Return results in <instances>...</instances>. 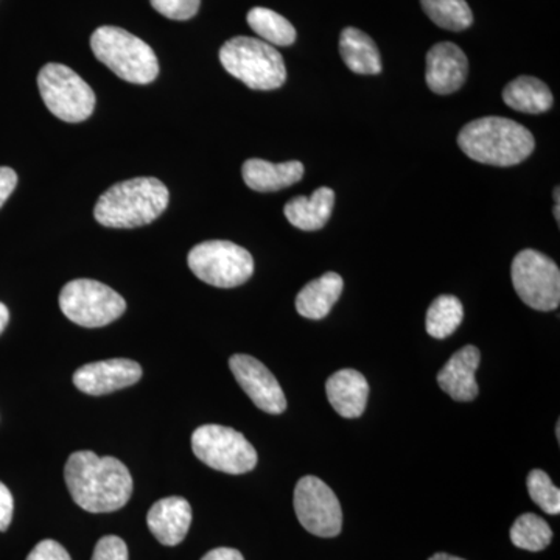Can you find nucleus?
<instances>
[{"instance_id":"nucleus-1","label":"nucleus","mask_w":560,"mask_h":560,"mask_svg":"<svg viewBox=\"0 0 560 560\" xmlns=\"http://www.w3.org/2000/svg\"><path fill=\"white\" fill-rule=\"evenodd\" d=\"M70 497L81 510L102 514L119 511L132 495V478L124 463L91 451L72 453L65 467Z\"/></svg>"},{"instance_id":"nucleus-2","label":"nucleus","mask_w":560,"mask_h":560,"mask_svg":"<svg viewBox=\"0 0 560 560\" xmlns=\"http://www.w3.org/2000/svg\"><path fill=\"white\" fill-rule=\"evenodd\" d=\"M171 194L162 180L135 178L114 184L98 198L94 217L102 226L132 230L160 219Z\"/></svg>"},{"instance_id":"nucleus-3","label":"nucleus","mask_w":560,"mask_h":560,"mask_svg":"<svg viewBox=\"0 0 560 560\" xmlns=\"http://www.w3.org/2000/svg\"><path fill=\"white\" fill-rule=\"evenodd\" d=\"M459 149L480 164L512 167L528 160L536 140L523 125L504 117L471 120L460 130Z\"/></svg>"},{"instance_id":"nucleus-4","label":"nucleus","mask_w":560,"mask_h":560,"mask_svg":"<svg viewBox=\"0 0 560 560\" xmlns=\"http://www.w3.org/2000/svg\"><path fill=\"white\" fill-rule=\"evenodd\" d=\"M91 49L98 61L128 83L149 84L160 73V62L149 44L124 28H97L91 36Z\"/></svg>"},{"instance_id":"nucleus-5","label":"nucleus","mask_w":560,"mask_h":560,"mask_svg":"<svg viewBox=\"0 0 560 560\" xmlns=\"http://www.w3.org/2000/svg\"><path fill=\"white\" fill-rule=\"evenodd\" d=\"M220 61L232 77L249 90H279L287 81L282 55L271 44L249 36H235L223 44Z\"/></svg>"},{"instance_id":"nucleus-6","label":"nucleus","mask_w":560,"mask_h":560,"mask_svg":"<svg viewBox=\"0 0 560 560\" xmlns=\"http://www.w3.org/2000/svg\"><path fill=\"white\" fill-rule=\"evenodd\" d=\"M40 97L55 117L68 124L90 119L95 94L79 73L58 62H49L38 73Z\"/></svg>"},{"instance_id":"nucleus-7","label":"nucleus","mask_w":560,"mask_h":560,"mask_svg":"<svg viewBox=\"0 0 560 560\" xmlns=\"http://www.w3.org/2000/svg\"><path fill=\"white\" fill-rule=\"evenodd\" d=\"M187 264L198 279L219 289L243 285L254 272L248 250L228 241L200 243L190 249Z\"/></svg>"},{"instance_id":"nucleus-8","label":"nucleus","mask_w":560,"mask_h":560,"mask_svg":"<svg viewBox=\"0 0 560 560\" xmlns=\"http://www.w3.org/2000/svg\"><path fill=\"white\" fill-rule=\"evenodd\" d=\"M60 308L72 323L95 329L119 319L127 311V302L105 283L77 279L62 287Z\"/></svg>"},{"instance_id":"nucleus-9","label":"nucleus","mask_w":560,"mask_h":560,"mask_svg":"<svg viewBox=\"0 0 560 560\" xmlns=\"http://www.w3.org/2000/svg\"><path fill=\"white\" fill-rule=\"evenodd\" d=\"M191 448L201 463L223 474H248L257 466L256 448L230 427H200L191 434Z\"/></svg>"},{"instance_id":"nucleus-10","label":"nucleus","mask_w":560,"mask_h":560,"mask_svg":"<svg viewBox=\"0 0 560 560\" xmlns=\"http://www.w3.org/2000/svg\"><path fill=\"white\" fill-rule=\"evenodd\" d=\"M511 276L515 293L528 307L539 312L559 307L560 271L550 257L539 250H522L512 261Z\"/></svg>"},{"instance_id":"nucleus-11","label":"nucleus","mask_w":560,"mask_h":560,"mask_svg":"<svg viewBox=\"0 0 560 560\" xmlns=\"http://www.w3.org/2000/svg\"><path fill=\"white\" fill-rule=\"evenodd\" d=\"M294 511L308 533L318 537H337L342 528L340 501L318 477L301 478L294 489Z\"/></svg>"},{"instance_id":"nucleus-12","label":"nucleus","mask_w":560,"mask_h":560,"mask_svg":"<svg viewBox=\"0 0 560 560\" xmlns=\"http://www.w3.org/2000/svg\"><path fill=\"white\" fill-rule=\"evenodd\" d=\"M230 368L235 381L257 408L268 415H282L287 410L285 394L261 361L237 353L231 357Z\"/></svg>"},{"instance_id":"nucleus-13","label":"nucleus","mask_w":560,"mask_h":560,"mask_svg":"<svg viewBox=\"0 0 560 560\" xmlns=\"http://www.w3.org/2000/svg\"><path fill=\"white\" fill-rule=\"evenodd\" d=\"M142 378V368L136 361L113 359L84 364L73 374V385L90 396H106L128 388Z\"/></svg>"},{"instance_id":"nucleus-14","label":"nucleus","mask_w":560,"mask_h":560,"mask_svg":"<svg viewBox=\"0 0 560 560\" xmlns=\"http://www.w3.org/2000/svg\"><path fill=\"white\" fill-rule=\"evenodd\" d=\"M469 73L466 54L453 43H440L427 54V84L434 94L448 95L464 86Z\"/></svg>"},{"instance_id":"nucleus-15","label":"nucleus","mask_w":560,"mask_h":560,"mask_svg":"<svg viewBox=\"0 0 560 560\" xmlns=\"http://www.w3.org/2000/svg\"><path fill=\"white\" fill-rule=\"evenodd\" d=\"M480 350L475 346L459 349L438 374L440 388L456 401L477 399L480 388L475 374L480 366Z\"/></svg>"},{"instance_id":"nucleus-16","label":"nucleus","mask_w":560,"mask_h":560,"mask_svg":"<svg viewBox=\"0 0 560 560\" xmlns=\"http://www.w3.org/2000/svg\"><path fill=\"white\" fill-rule=\"evenodd\" d=\"M147 523L151 534L165 547H176L186 539L191 525V508L183 497H167L150 508Z\"/></svg>"},{"instance_id":"nucleus-17","label":"nucleus","mask_w":560,"mask_h":560,"mask_svg":"<svg viewBox=\"0 0 560 560\" xmlns=\"http://www.w3.org/2000/svg\"><path fill=\"white\" fill-rule=\"evenodd\" d=\"M327 397L334 410L346 419H357L366 410L370 385L355 370L335 372L326 383Z\"/></svg>"},{"instance_id":"nucleus-18","label":"nucleus","mask_w":560,"mask_h":560,"mask_svg":"<svg viewBox=\"0 0 560 560\" xmlns=\"http://www.w3.org/2000/svg\"><path fill=\"white\" fill-rule=\"evenodd\" d=\"M242 175L249 189L270 194L300 183L304 176V165L300 161L271 164L264 160H248L243 164Z\"/></svg>"},{"instance_id":"nucleus-19","label":"nucleus","mask_w":560,"mask_h":560,"mask_svg":"<svg viewBox=\"0 0 560 560\" xmlns=\"http://www.w3.org/2000/svg\"><path fill=\"white\" fill-rule=\"evenodd\" d=\"M345 282L338 272L329 271L300 291L296 298V311L304 318L319 320L329 315L340 300Z\"/></svg>"},{"instance_id":"nucleus-20","label":"nucleus","mask_w":560,"mask_h":560,"mask_svg":"<svg viewBox=\"0 0 560 560\" xmlns=\"http://www.w3.org/2000/svg\"><path fill=\"white\" fill-rule=\"evenodd\" d=\"M335 205V191L330 187H320L312 197H296L283 209L290 224L301 231H318L330 220Z\"/></svg>"},{"instance_id":"nucleus-21","label":"nucleus","mask_w":560,"mask_h":560,"mask_svg":"<svg viewBox=\"0 0 560 560\" xmlns=\"http://www.w3.org/2000/svg\"><path fill=\"white\" fill-rule=\"evenodd\" d=\"M340 54L345 65L353 73L377 75L382 72V57L377 44L359 28L348 27L341 32Z\"/></svg>"},{"instance_id":"nucleus-22","label":"nucleus","mask_w":560,"mask_h":560,"mask_svg":"<svg viewBox=\"0 0 560 560\" xmlns=\"http://www.w3.org/2000/svg\"><path fill=\"white\" fill-rule=\"evenodd\" d=\"M503 101L510 108L526 114L547 113L555 103L550 88L544 81L528 75L511 81L504 88Z\"/></svg>"},{"instance_id":"nucleus-23","label":"nucleus","mask_w":560,"mask_h":560,"mask_svg":"<svg viewBox=\"0 0 560 560\" xmlns=\"http://www.w3.org/2000/svg\"><path fill=\"white\" fill-rule=\"evenodd\" d=\"M248 24L261 40L271 46L289 47L296 40V28L279 13L264 7H256L248 13Z\"/></svg>"},{"instance_id":"nucleus-24","label":"nucleus","mask_w":560,"mask_h":560,"mask_svg":"<svg viewBox=\"0 0 560 560\" xmlns=\"http://www.w3.org/2000/svg\"><path fill=\"white\" fill-rule=\"evenodd\" d=\"M464 318V307L458 298L444 294L436 298L427 312L425 327L430 337L444 340L455 334Z\"/></svg>"},{"instance_id":"nucleus-25","label":"nucleus","mask_w":560,"mask_h":560,"mask_svg":"<svg viewBox=\"0 0 560 560\" xmlns=\"http://www.w3.org/2000/svg\"><path fill=\"white\" fill-rule=\"evenodd\" d=\"M423 11L438 27L463 32L474 24V13L466 0H420Z\"/></svg>"},{"instance_id":"nucleus-26","label":"nucleus","mask_w":560,"mask_h":560,"mask_svg":"<svg viewBox=\"0 0 560 560\" xmlns=\"http://www.w3.org/2000/svg\"><path fill=\"white\" fill-rule=\"evenodd\" d=\"M511 540L521 550L537 552L551 544L552 530L544 518L528 512L521 515L512 525Z\"/></svg>"},{"instance_id":"nucleus-27","label":"nucleus","mask_w":560,"mask_h":560,"mask_svg":"<svg viewBox=\"0 0 560 560\" xmlns=\"http://www.w3.org/2000/svg\"><path fill=\"white\" fill-rule=\"evenodd\" d=\"M526 485H528L530 499L541 511L550 515H559L560 490L548 477V474H545L544 470H533L528 475Z\"/></svg>"},{"instance_id":"nucleus-28","label":"nucleus","mask_w":560,"mask_h":560,"mask_svg":"<svg viewBox=\"0 0 560 560\" xmlns=\"http://www.w3.org/2000/svg\"><path fill=\"white\" fill-rule=\"evenodd\" d=\"M153 9L173 21L191 20L200 10L201 0H150Z\"/></svg>"},{"instance_id":"nucleus-29","label":"nucleus","mask_w":560,"mask_h":560,"mask_svg":"<svg viewBox=\"0 0 560 560\" xmlns=\"http://www.w3.org/2000/svg\"><path fill=\"white\" fill-rule=\"evenodd\" d=\"M91 560H128L127 544L117 536H106L95 545Z\"/></svg>"},{"instance_id":"nucleus-30","label":"nucleus","mask_w":560,"mask_h":560,"mask_svg":"<svg viewBox=\"0 0 560 560\" xmlns=\"http://www.w3.org/2000/svg\"><path fill=\"white\" fill-rule=\"evenodd\" d=\"M27 560H72L66 548L55 540H43L33 548Z\"/></svg>"},{"instance_id":"nucleus-31","label":"nucleus","mask_w":560,"mask_h":560,"mask_svg":"<svg viewBox=\"0 0 560 560\" xmlns=\"http://www.w3.org/2000/svg\"><path fill=\"white\" fill-rule=\"evenodd\" d=\"M14 501L9 488L0 482V533L9 529L13 518Z\"/></svg>"},{"instance_id":"nucleus-32","label":"nucleus","mask_w":560,"mask_h":560,"mask_svg":"<svg viewBox=\"0 0 560 560\" xmlns=\"http://www.w3.org/2000/svg\"><path fill=\"white\" fill-rule=\"evenodd\" d=\"M18 186V175L13 168L0 167V208L9 200Z\"/></svg>"},{"instance_id":"nucleus-33","label":"nucleus","mask_w":560,"mask_h":560,"mask_svg":"<svg viewBox=\"0 0 560 560\" xmlns=\"http://www.w3.org/2000/svg\"><path fill=\"white\" fill-rule=\"evenodd\" d=\"M201 560H245L242 552L234 548H215L209 551Z\"/></svg>"},{"instance_id":"nucleus-34","label":"nucleus","mask_w":560,"mask_h":560,"mask_svg":"<svg viewBox=\"0 0 560 560\" xmlns=\"http://www.w3.org/2000/svg\"><path fill=\"white\" fill-rule=\"evenodd\" d=\"M10 312L5 304L0 302V334L5 330L7 324H9Z\"/></svg>"},{"instance_id":"nucleus-35","label":"nucleus","mask_w":560,"mask_h":560,"mask_svg":"<svg viewBox=\"0 0 560 560\" xmlns=\"http://www.w3.org/2000/svg\"><path fill=\"white\" fill-rule=\"evenodd\" d=\"M429 560H464V559L456 558V556L445 555V552H438V555H434L433 558H430Z\"/></svg>"}]
</instances>
